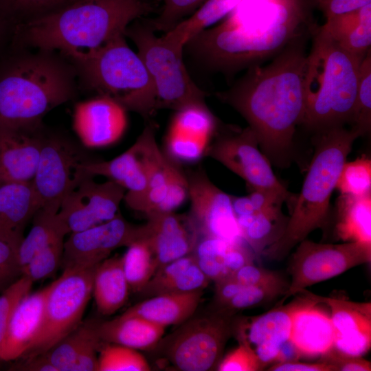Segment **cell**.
<instances>
[{
    "instance_id": "cell-5",
    "label": "cell",
    "mask_w": 371,
    "mask_h": 371,
    "mask_svg": "<svg viewBox=\"0 0 371 371\" xmlns=\"http://www.w3.org/2000/svg\"><path fill=\"white\" fill-rule=\"evenodd\" d=\"M311 37L302 124L316 133L350 124L363 58L339 46L322 25L317 27Z\"/></svg>"
},
{
    "instance_id": "cell-46",
    "label": "cell",
    "mask_w": 371,
    "mask_h": 371,
    "mask_svg": "<svg viewBox=\"0 0 371 371\" xmlns=\"http://www.w3.org/2000/svg\"><path fill=\"white\" fill-rule=\"evenodd\" d=\"M33 282L25 276L5 289L0 295V345L10 320L21 300L30 293Z\"/></svg>"
},
{
    "instance_id": "cell-19",
    "label": "cell",
    "mask_w": 371,
    "mask_h": 371,
    "mask_svg": "<svg viewBox=\"0 0 371 371\" xmlns=\"http://www.w3.org/2000/svg\"><path fill=\"white\" fill-rule=\"evenodd\" d=\"M300 296L253 317H238L234 335L238 342L248 345L266 368L276 363L282 346L289 340L291 315Z\"/></svg>"
},
{
    "instance_id": "cell-13",
    "label": "cell",
    "mask_w": 371,
    "mask_h": 371,
    "mask_svg": "<svg viewBox=\"0 0 371 371\" xmlns=\"http://www.w3.org/2000/svg\"><path fill=\"white\" fill-rule=\"evenodd\" d=\"M86 161L72 144L58 136L45 135L32 183L40 209L58 213L65 198L87 176Z\"/></svg>"
},
{
    "instance_id": "cell-4",
    "label": "cell",
    "mask_w": 371,
    "mask_h": 371,
    "mask_svg": "<svg viewBox=\"0 0 371 371\" xmlns=\"http://www.w3.org/2000/svg\"><path fill=\"white\" fill-rule=\"evenodd\" d=\"M359 137L356 131L345 126L315 133L314 154L284 232L264 251L263 256L282 260L314 230L320 229L324 234L326 233L330 223L332 193L353 143Z\"/></svg>"
},
{
    "instance_id": "cell-29",
    "label": "cell",
    "mask_w": 371,
    "mask_h": 371,
    "mask_svg": "<svg viewBox=\"0 0 371 371\" xmlns=\"http://www.w3.org/2000/svg\"><path fill=\"white\" fill-rule=\"evenodd\" d=\"M165 328L137 316L120 315L99 321L98 331L102 341L148 350L156 348Z\"/></svg>"
},
{
    "instance_id": "cell-17",
    "label": "cell",
    "mask_w": 371,
    "mask_h": 371,
    "mask_svg": "<svg viewBox=\"0 0 371 371\" xmlns=\"http://www.w3.org/2000/svg\"><path fill=\"white\" fill-rule=\"evenodd\" d=\"M137 226L120 214L109 221L83 231L70 233L64 243L63 269L97 266L117 248L127 247L136 237Z\"/></svg>"
},
{
    "instance_id": "cell-14",
    "label": "cell",
    "mask_w": 371,
    "mask_h": 371,
    "mask_svg": "<svg viewBox=\"0 0 371 371\" xmlns=\"http://www.w3.org/2000/svg\"><path fill=\"white\" fill-rule=\"evenodd\" d=\"M159 147L153 125H146L135 142L126 151L108 161H86L82 170L87 175L103 176L126 190L124 196H134L147 188L152 175L168 159Z\"/></svg>"
},
{
    "instance_id": "cell-39",
    "label": "cell",
    "mask_w": 371,
    "mask_h": 371,
    "mask_svg": "<svg viewBox=\"0 0 371 371\" xmlns=\"http://www.w3.org/2000/svg\"><path fill=\"white\" fill-rule=\"evenodd\" d=\"M350 128L361 136L371 128V49L361 61Z\"/></svg>"
},
{
    "instance_id": "cell-31",
    "label": "cell",
    "mask_w": 371,
    "mask_h": 371,
    "mask_svg": "<svg viewBox=\"0 0 371 371\" xmlns=\"http://www.w3.org/2000/svg\"><path fill=\"white\" fill-rule=\"evenodd\" d=\"M129 291L122 257L107 258L96 266L92 295L101 315L108 316L117 311L126 303Z\"/></svg>"
},
{
    "instance_id": "cell-15",
    "label": "cell",
    "mask_w": 371,
    "mask_h": 371,
    "mask_svg": "<svg viewBox=\"0 0 371 371\" xmlns=\"http://www.w3.org/2000/svg\"><path fill=\"white\" fill-rule=\"evenodd\" d=\"M191 219L199 238L244 240L232 206V196L214 184L201 168L187 175Z\"/></svg>"
},
{
    "instance_id": "cell-41",
    "label": "cell",
    "mask_w": 371,
    "mask_h": 371,
    "mask_svg": "<svg viewBox=\"0 0 371 371\" xmlns=\"http://www.w3.org/2000/svg\"><path fill=\"white\" fill-rule=\"evenodd\" d=\"M336 188L341 194L363 196L371 193V159L364 155L345 162Z\"/></svg>"
},
{
    "instance_id": "cell-7",
    "label": "cell",
    "mask_w": 371,
    "mask_h": 371,
    "mask_svg": "<svg viewBox=\"0 0 371 371\" xmlns=\"http://www.w3.org/2000/svg\"><path fill=\"white\" fill-rule=\"evenodd\" d=\"M121 34L79 63L87 85L126 111L148 118L156 111L155 91L143 60Z\"/></svg>"
},
{
    "instance_id": "cell-6",
    "label": "cell",
    "mask_w": 371,
    "mask_h": 371,
    "mask_svg": "<svg viewBox=\"0 0 371 371\" xmlns=\"http://www.w3.org/2000/svg\"><path fill=\"white\" fill-rule=\"evenodd\" d=\"M73 94L62 63L46 56L10 57L0 65V128H41L43 117Z\"/></svg>"
},
{
    "instance_id": "cell-45",
    "label": "cell",
    "mask_w": 371,
    "mask_h": 371,
    "mask_svg": "<svg viewBox=\"0 0 371 371\" xmlns=\"http://www.w3.org/2000/svg\"><path fill=\"white\" fill-rule=\"evenodd\" d=\"M159 15L149 24L155 31L167 32L194 12L207 0H163ZM186 17V18H187Z\"/></svg>"
},
{
    "instance_id": "cell-43",
    "label": "cell",
    "mask_w": 371,
    "mask_h": 371,
    "mask_svg": "<svg viewBox=\"0 0 371 371\" xmlns=\"http://www.w3.org/2000/svg\"><path fill=\"white\" fill-rule=\"evenodd\" d=\"M65 240L54 241L38 250L22 267V276L33 282L53 276L61 265Z\"/></svg>"
},
{
    "instance_id": "cell-26",
    "label": "cell",
    "mask_w": 371,
    "mask_h": 371,
    "mask_svg": "<svg viewBox=\"0 0 371 371\" xmlns=\"http://www.w3.org/2000/svg\"><path fill=\"white\" fill-rule=\"evenodd\" d=\"M40 205L31 181L0 183V238L19 248Z\"/></svg>"
},
{
    "instance_id": "cell-24",
    "label": "cell",
    "mask_w": 371,
    "mask_h": 371,
    "mask_svg": "<svg viewBox=\"0 0 371 371\" xmlns=\"http://www.w3.org/2000/svg\"><path fill=\"white\" fill-rule=\"evenodd\" d=\"M45 135L41 127L0 128V180L31 181L35 175Z\"/></svg>"
},
{
    "instance_id": "cell-11",
    "label": "cell",
    "mask_w": 371,
    "mask_h": 371,
    "mask_svg": "<svg viewBox=\"0 0 371 371\" xmlns=\"http://www.w3.org/2000/svg\"><path fill=\"white\" fill-rule=\"evenodd\" d=\"M297 245L289 260L291 281L282 302L307 287L371 261V245L358 242L330 244L304 239Z\"/></svg>"
},
{
    "instance_id": "cell-51",
    "label": "cell",
    "mask_w": 371,
    "mask_h": 371,
    "mask_svg": "<svg viewBox=\"0 0 371 371\" xmlns=\"http://www.w3.org/2000/svg\"><path fill=\"white\" fill-rule=\"evenodd\" d=\"M319 361L333 366L335 371H370L371 363L361 357L351 356L333 348Z\"/></svg>"
},
{
    "instance_id": "cell-37",
    "label": "cell",
    "mask_w": 371,
    "mask_h": 371,
    "mask_svg": "<svg viewBox=\"0 0 371 371\" xmlns=\"http://www.w3.org/2000/svg\"><path fill=\"white\" fill-rule=\"evenodd\" d=\"M98 357V371H149L150 365L137 350L103 342Z\"/></svg>"
},
{
    "instance_id": "cell-10",
    "label": "cell",
    "mask_w": 371,
    "mask_h": 371,
    "mask_svg": "<svg viewBox=\"0 0 371 371\" xmlns=\"http://www.w3.org/2000/svg\"><path fill=\"white\" fill-rule=\"evenodd\" d=\"M95 267L63 269L51 283L40 330L21 359L46 353L81 324L92 295Z\"/></svg>"
},
{
    "instance_id": "cell-32",
    "label": "cell",
    "mask_w": 371,
    "mask_h": 371,
    "mask_svg": "<svg viewBox=\"0 0 371 371\" xmlns=\"http://www.w3.org/2000/svg\"><path fill=\"white\" fill-rule=\"evenodd\" d=\"M335 233L344 242L371 245V193L341 194L336 202Z\"/></svg>"
},
{
    "instance_id": "cell-54",
    "label": "cell",
    "mask_w": 371,
    "mask_h": 371,
    "mask_svg": "<svg viewBox=\"0 0 371 371\" xmlns=\"http://www.w3.org/2000/svg\"><path fill=\"white\" fill-rule=\"evenodd\" d=\"M269 371H335L334 367L324 361L315 363L299 361L297 359L271 364Z\"/></svg>"
},
{
    "instance_id": "cell-44",
    "label": "cell",
    "mask_w": 371,
    "mask_h": 371,
    "mask_svg": "<svg viewBox=\"0 0 371 371\" xmlns=\"http://www.w3.org/2000/svg\"><path fill=\"white\" fill-rule=\"evenodd\" d=\"M93 322V319L82 321L75 330L45 353L57 371H69Z\"/></svg>"
},
{
    "instance_id": "cell-35",
    "label": "cell",
    "mask_w": 371,
    "mask_h": 371,
    "mask_svg": "<svg viewBox=\"0 0 371 371\" xmlns=\"http://www.w3.org/2000/svg\"><path fill=\"white\" fill-rule=\"evenodd\" d=\"M32 226L23 237L18 249L19 260L22 269L41 248L69 234L58 213L39 209L32 218Z\"/></svg>"
},
{
    "instance_id": "cell-1",
    "label": "cell",
    "mask_w": 371,
    "mask_h": 371,
    "mask_svg": "<svg viewBox=\"0 0 371 371\" xmlns=\"http://www.w3.org/2000/svg\"><path fill=\"white\" fill-rule=\"evenodd\" d=\"M290 44L267 65H256L216 97L238 112L254 133L271 164L289 167L295 155L294 135L306 107V42Z\"/></svg>"
},
{
    "instance_id": "cell-52",
    "label": "cell",
    "mask_w": 371,
    "mask_h": 371,
    "mask_svg": "<svg viewBox=\"0 0 371 371\" xmlns=\"http://www.w3.org/2000/svg\"><path fill=\"white\" fill-rule=\"evenodd\" d=\"M326 18L348 13L371 3V0H316Z\"/></svg>"
},
{
    "instance_id": "cell-33",
    "label": "cell",
    "mask_w": 371,
    "mask_h": 371,
    "mask_svg": "<svg viewBox=\"0 0 371 371\" xmlns=\"http://www.w3.org/2000/svg\"><path fill=\"white\" fill-rule=\"evenodd\" d=\"M240 234L245 242L260 259L264 251L278 241L286 229L289 217L282 207L236 216Z\"/></svg>"
},
{
    "instance_id": "cell-55",
    "label": "cell",
    "mask_w": 371,
    "mask_h": 371,
    "mask_svg": "<svg viewBox=\"0 0 371 371\" xmlns=\"http://www.w3.org/2000/svg\"><path fill=\"white\" fill-rule=\"evenodd\" d=\"M20 363L13 366V370L23 371H57L54 366L49 361L45 354L22 358Z\"/></svg>"
},
{
    "instance_id": "cell-9",
    "label": "cell",
    "mask_w": 371,
    "mask_h": 371,
    "mask_svg": "<svg viewBox=\"0 0 371 371\" xmlns=\"http://www.w3.org/2000/svg\"><path fill=\"white\" fill-rule=\"evenodd\" d=\"M236 313L214 305L208 312L194 314L159 341L163 354L178 370L216 368L227 341L234 335Z\"/></svg>"
},
{
    "instance_id": "cell-2",
    "label": "cell",
    "mask_w": 371,
    "mask_h": 371,
    "mask_svg": "<svg viewBox=\"0 0 371 371\" xmlns=\"http://www.w3.org/2000/svg\"><path fill=\"white\" fill-rule=\"evenodd\" d=\"M227 16L185 47L208 69L228 75L273 58L295 41L312 36L317 27L305 0H245Z\"/></svg>"
},
{
    "instance_id": "cell-8",
    "label": "cell",
    "mask_w": 371,
    "mask_h": 371,
    "mask_svg": "<svg viewBox=\"0 0 371 371\" xmlns=\"http://www.w3.org/2000/svg\"><path fill=\"white\" fill-rule=\"evenodd\" d=\"M148 25H129L125 36L137 48L154 87L155 108L175 111L205 104V93L192 80L183 59L184 47L157 36Z\"/></svg>"
},
{
    "instance_id": "cell-27",
    "label": "cell",
    "mask_w": 371,
    "mask_h": 371,
    "mask_svg": "<svg viewBox=\"0 0 371 371\" xmlns=\"http://www.w3.org/2000/svg\"><path fill=\"white\" fill-rule=\"evenodd\" d=\"M203 291L155 295L128 308L122 315L137 316L166 327L178 325L196 312Z\"/></svg>"
},
{
    "instance_id": "cell-53",
    "label": "cell",
    "mask_w": 371,
    "mask_h": 371,
    "mask_svg": "<svg viewBox=\"0 0 371 371\" xmlns=\"http://www.w3.org/2000/svg\"><path fill=\"white\" fill-rule=\"evenodd\" d=\"M215 282L214 306L222 307L227 304L244 287L234 278L227 276Z\"/></svg>"
},
{
    "instance_id": "cell-36",
    "label": "cell",
    "mask_w": 371,
    "mask_h": 371,
    "mask_svg": "<svg viewBox=\"0 0 371 371\" xmlns=\"http://www.w3.org/2000/svg\"><path fill=\"white\" fill-rule=\"evenodd\" d=\"M122 256L123 270L130 291L140 293L158 269L157 260L148 245L135 239Z\"/></svg>"
},
{
    "instance_id": "cell-57",
    "label": "cell",
    "mask_w": 371,
    "mask_h": 371,
    "mask_svg": "<svg viewBox=\"0 0 371 371\" xmlns=\"http://www.w3.org/2000/svg\"><path fill=\"white\" fill-rule=\"evenodd\" d=\"M1 183V180H0V183Z\"/></svg>"
},
{
    "instance_id": "cell-18",
    "label": "cell",
    "mask_w": 371,
    "mask_h": 371,
    "mask_svg": "<svg viewBox=\"0 0 371 371\" xmlns=\"http://www.w3.org/2000/svg\"><path fill=\"white\" fill-rule=\"evenodd\" d=\"M218 122L205 104L175 111L165 138L166 155L177 163L205 157Z\"/></svg>"
},
{
    "instance_id": "cell-50",
    "label": "cell",
    "mask_w": 371,
    "mask_h": 371,
    "mask_svg": "<svg viewBox=\"0 0 371 371\" xmlns=\"http://www.w3.org/2000/svg\"><path fill=\"white\" fill-rule=\"evenodd\" d=\"M233 276L243 286L264 284L284 278L280 271L257 267L254 263L243 267Z\"/></svg>"
},
{
    "instance_id": "cell-25",
    "label": "cell",
    "mask_w": 371,
    "mask_h": 371,
    "mask_svg": "<svg viewBox=\"0 0 371 371\" xmlns=\"http://www.w3.org/2000/svg\"><path fill=\"white\" fill-rule=\"evenodd\" d=\"M51 284L25 296L15 309L0 345V360L21 359L41 328L45 298Z\"/></svg>"
},
{
    "instance_id": "cell-3",
    "label": "cell",
    "mask_w": 371,
    "mask_h": 371,
    "mask_svg": "<svg viewBox=\"0 0 371 371\" xmlns=\"http://www.w3.org/2000/svg\"><path fill=\"white\" fill-rule=\"evenodd\" d=\"M151 11L144 0H78L18 25L14 42L58 50L80 63Z\"/></svg>"
},
{
    "instance_id": "cell-30",
    "label": "cell",
    "mask_w": 371,
    "mask_h": 371,
    "mask_svg": "<svg viewBox=\"0 0 371 371\" xmlns=\"http://www.w3.org/2000/svg\"><path fill=\"white\" fill-rule=\"evenodd\" d=\"M322 27L339 46L363 59L371 49V3L326 18Z\"/></svg>"
},
{
    "instance_id": "cell-48",
    "label": "cell",
    "mask_w": 371,
    "mask_h": 371,
    "mask_svg": "<svg viewBox=\"0 0 371 371\" xmlns=\"http://www.w3.org/2000/svg\"><path fill=\"white\" fill-rule=\"evenodd\" d=\"M216 368L218 371H260L265 367L248 345L238 342L236 348L221 359Z\"/></svg>"
},
{
    "instance_id": "cell-28",
    "label": "cell",
    "mask_w": 371,
    "mask_h": 371,
    "mask_svg": "<svg viewBox=\"0 0 371 371\" xmlns=\"http://www.w3.org/2000/svg\"><path fill=\"white\" fill-rule=\"evenodd\" d=\"M210 281L191 253L159 267L139 293L150 297L164 293L203 291Z\"/></svg>"
},
{
    "instance_id": "cell-40",
    "label": "cell",
    "mask_w": 371,
    "mask_h": 371,
    "mask_svg": "<svg viewBox=\"0 0 371 371\" xmlns=\"http://www.w3.org/2000/svg\"><path fill=\"white\" fill-rule=\"evenodd\" d=\"M289 286V282L283 278L267 284L244 286L222 307L237 313L241 310L264 306L278 297H283Z\"/></svg>"
},
{
    "instance_id": "cell-47",
    "label": "cell",
    "mask_w": 371,
    "mask_h": 371,
    "mask_svg": "<svg viewBox=\"0 0 371 371\" xmlns=\"http://www.w3.org/2000/svg\"><path fill=\"white\" fill-rule=\"evenodd\" d=\"M98 323L93 319L69 371H98L97 353L104 342L98 334Z\"/></svg>"
},
{
    "instance_id": "cell-23",
    "label": "cell",
    "mask_w": 371,
    "mask_h": 371,
    "mask_svg": "<svg viewBox=\"0 0 371 371\" xmlns=\"http://www.w3.org/2000/svg\"><path fill=\"white\" fill-rule=\"evenodd\" d=\"M304 293L292 313L289 341L300 357L321 356L334 347L330 315L312 293Z\"/></svg>"
},
{
    "instance_id": "cell-16",
    "label": "cell",
    "mask_w": 371,
    "mask_h": 371,
    "mask_svg": "<svg viewBox=\"0 0 371 371\" xmlns=\"http://www.w3.org/2000/svg\"><path fill=\"white\" fill-rule=\"evenodd\" d=\"M85 177L63 201L58 215L69 234L113 219L118 214L126 190L112 180L97 183Z\"/></svg>"
},
{
    "instance_id": "cell-42",
    "label": "cell",
    "mask_w": 371,
    "mask_h": 371,
    "mask_svg": "<svg viewBox=\"0 0 371 371\" xmlns=\"http://www.w3.org/2000/svg\"><path fill=\"white\" fill-rule=\"evenodd\" d=\"M67 0H0V17L8 29L13 30L30 15L38 16L54 11Z\"/></svg>"
},
{
    "instance_id": "cell-21",
    "label": "cell",
    "mask_w": 371,
    "mask_h": 371,
    "mask_svg": "<svg viewBox=\"0 0 371 371\" xmlns=\"http://www.w3.org/2000/svg\"><path fill=\"white\" fill-rule=\"evenodd\" d=\"M312 295L330 309L335 335L333 348L355 357L367 353L371 348V302L351 301L341 295Z\"/></svg>"
},
{
    "instance_id": "cell-22",
    "label": "cell",
    "mask_w": 371,
    "mask_h": 371,
    "mask_svg": "<svg viewBox=\"0 0 371 371\" xmlns=\"http://www.w3.org/2000/svg\"><path fill=\"white\" fill-rule=\"evenodd\" d=\"M73 125L85 146L106 147L117 142L124 133L126 110L115 100L98 95L76 105Z\"/></svg>"
},
{
    "instance_id": "cell-12",
    "label": "cell",
    "mask_w": 371,
    "mask_h": 371,
    "mask_svg": "<svg viewBox=\"0 0 371 371\" xmlns=\"http://www.w3.org/2000/svg\"><path fill=\"white\" fill-rule=\"evenodd\" d=\"M205 157L218 161L241 177L251 191L268 190L290 195L275 175L249 126L218 124Z\"/></svg>"
},
{
    "instance_id": "cell-34",
    "label": "cell",
    "mask_w": 371,
    "mask_h": 371,
    "mask_svg": "<svg viewBox=\"0 0 371 371\" xmlns=\"http://www.w3.org/2000/svg\"><path fill=\"white\" fill-rule=\"evenodd\" d=\"M244 1L207 0L163 36L171 43L185 47L192 38L227 16Z\"/></svg>"
},
{
    "instance_id": "cell-38",
    "label": "cell",
    "mask_w": 371,
    "mask_h": 371,
    "mask_svg": "<svg viewBox=\"0 0 371 371\" xmlns=\"http://www.w3.org/2000/svg\"><path fill=\"white\" fill-rule=\"evenodd\" d=\"M229 242L218 238L198 239L192 254L200 269L210 280L216 282L228 276L224 266V256Z\"/></svg>"
},
{
    "instance_id": "cell-20",
    "label": "cell",
    "mask_w": 371,
    "mask_h": 371,
    "mask_svg": "<svg viewBox=\"0 0 371 371\" xmlns=\"http://www.w3.org/2000/svg\"><path fill=\"white\" fill-rule=\"evenodd\" d=\"M146 216V223L137 226L135 239L148 245L158 269L192 252L199 236L188 214L168 212Z\"/></svg>"
},
{
    "instance_id": "cell-56",
    "label": "cell",
    "mask_w": 371,
    "mask_h": 371,
    "mask_svg": "<svg viewBox=\"0 0 371 371\" xmlns=\"http://www.w3.org/2000/svg\"><path fill=\"white\" fill-rule=\"evenodd\" d=\"M8 30V27L6 26L5 23L3 21V20L0 17V41H1L3 36L4 35L5 32Z\"/></svg>"
},
{
    "instance_id": "cell-49",
    "label": "cell",
    "mask_w": 371,
    "mask_h": 371,
    "mask_svg": "<svg viewBox=\"0 0 371 371\" xmlns=\"http://www.w3.org/2000/svg\"><path fill=\"white\" fill-rule=\"evenodd\" d=\"M19 248L0 238V292H3L21 276Z\"/></svg>"
}]
</instances>
